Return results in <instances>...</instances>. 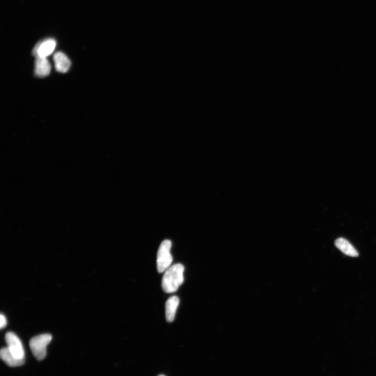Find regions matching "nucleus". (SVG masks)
Here are the masks:
<instances>
[{
	"label": "nucleus",
	"instance_id": "nucleus-3",
	"mask_svg": "<svg viewBox=\"0 0 376 376\" xmlns=\"http://www.w3.org/2000/svg\"><path fill=\"white\" fill-rule=\"evenodd\" d=\"M172 242L170 240H164L159 249L157 256V269L159 273L167 271L171 267L173 257L171 253Z\"/></svg>",
	"mask_w": 376,
	"mask_h": 376
},
{
	"label": "nucleus",
	"instance_id": "nucleus-4",
	"mask_svg": "<svg viewBox=\"0 0 376 376\" xmlns=\"http://www.w3.org/2000/svg\"><path fill=\"white\" fill-rule=\"evenodd\" d=\"M7 348L11 353L16 358L25 360V351L19 338L12 332H9L5 335Z\"/></svg>",
	"mask_w": 376,
	"mask_h": 376
},
{
	"label": "nucleus",
	"instance_id": "nucleus-10",
	"mask_svg": "<svg viewBox=\"0 0 376 376\" xmlns=\"http://www.w3.org/2000/svg\"><path fill=\"white\" fill-rule=\"evenodd\" d=\"M0 357L7 366L10 367H20L23 366L25 363V360L18 359L15 358L7 347L1 349V352H0Z\"/></svg>",
	"mask_w": 376,
	"mask_h": 376
},
{
	"label": "nucleus",
	"instance_id": "nucleus-9",
	"mask_svg": "<svg viewBox=\"0 0 376 376\" xmlns=\"http://www.w3.org/2000/svg\"><path fill=\"white\" fill-rule=\"evenodd\" d=\"M51 69V64L47 58H36L35 63V74L37 76L43 77L49 75Z\"/></svg>",
	"mask_w": 376,
	"mask_h": 376
},
{
	"label": "nucleus",
	"instance_id": "nucleus-6",
	"mask_svg": "<svg viewBox=\"0 0 376 376\" xmlns=\"http://www.w3.org/2000/svg\"><path fill=\"white\" fill-rule=\"evenodd\" d=\"M53 61L55 68L57 72L64 73L67 72L71 65L69 58L62 52H58L54 54Z\"/></svg>",
	"mask_w": 376,
	"mask_h": 376
},
{
	"label": "nucleus",
	"instance_id": "nucleus-1",
	"mask_svg": "<svg viewBox=\"0 0 376 376\" xmlns=\"http://www.w3.org/2000/svg\"><path fill=\"white\" fill-rule=\"evenodd\" d=\"M185 268L181 263L175 264L166 271L162 279V288L167 293L178 290L184 281Z\"/></svg>",
	"mask_w": 376,
	"mask_h": 376
},
{
	"label": "nucleus",
	"instance_id": "nucleus-12",
	"mask_svg": "<svg viewBox=\"0 0 376 376\" xmlns=\"http://www.w3.org/2000/svg\"><path fill=\"white\" fill-rule=\"evenodd\" d=\"M159 376H164V375H160Z\"/></svg>",
	"mask_w": 376,
	"mask_h": 376
},
{
	"label": "nucleus",
	"instance_id": "nucleus-5",
	"mask_svg": "<svg viewBox=\"0 0 376 376\" xmlns=\"http://www.w3.org/2000/svg\"><path fill=\"white\" fill-rule=\"evenodd\" d=\"M57 45L56 41L49 38L38 42L32 50V55L37 57L47 58L52 53Z\"/></svg>",
	"mask_w": 376,
	"mask_h": 376
},
{
	"label": "nucleus",
	"instance_id": "nucleus-11",
	"mask_svg": "<svg viewBox=\"0 0 376 376\" xmlns=\"http://www.w3.org/2000/svg\"><path fill=\"white\" fill-rule=\"evenodd\" d=\"M7 325V319L4 315L1 314L0 316V327L1 329L4 328Z\"/></svg>",
	"mask_w": 376,
	"mask_h": 376
},
{
	"label": "nucleus",
	"instance_id": "nucleus-2",
	"mask_svg": "<svg viewBox=\"0 0 376 376\" xmlns=\"http://www.w3.org/2000/svg\"><path fill=\"white\" fill-rule=\"evenodd\" d=\"M52 340L50 334H43L31 339L29 347L32 355L38 361L43 360L47 355V348Z\"/></svg>",
	"mask_w": 376,
	"mask_h": 376
},
{
	"label": "nucleus",
	"instance_id": "nucleus-7",
	"mask_svg": "<svg viewBox=\"0 0 376 376\" xmlns=\"http://www.w3.org/2000/svg\"><path fill=\"white\" fill-rule=\"evenodd\" d=\"M180 304V299L178 296H173L170 297L166 303V318L169 323H172L175 319L177 309Z\"/></svg>",
	"mask_w": 376,
	"mask_h": 376
},
{
	"label": "nucleus",
	"instance_id": "nucleus-8",
	"mask_svg": "<svg viewBox=\"0 0 376 376\" xmlns=\"http://www.w3.org/2000/svg\"><path fill=\"white\" fill-rule=\"evenodd\" d=\"M335 245L346 255L352 257H358L359 256L357 249L351 243L344 238H339L335 241Z\"/></svg>",
	"mask_w": 376,
	"mask_h": 376
}]
</instances>
